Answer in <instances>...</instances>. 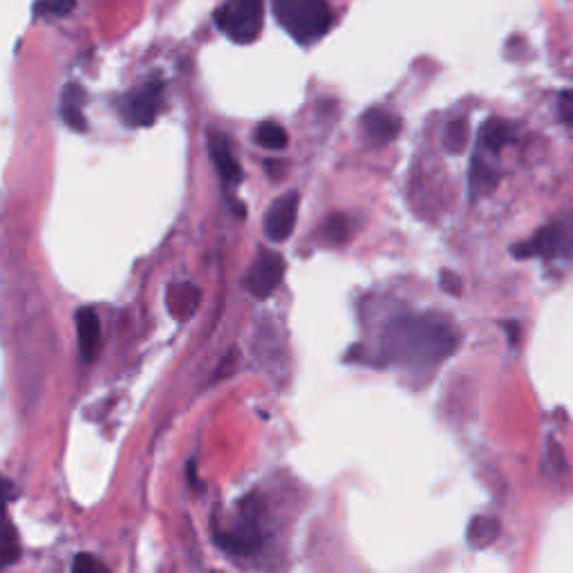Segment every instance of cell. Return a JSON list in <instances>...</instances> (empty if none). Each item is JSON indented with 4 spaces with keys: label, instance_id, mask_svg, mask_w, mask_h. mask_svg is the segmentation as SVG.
Returning <instances> with one entry per match:
<instances>
[{
    "label": "cell",
    "instance_id": "1",
    "mask_svg": "<svg viewBox=\"0 0 573 573\" xmlns=\"http://www.w3.org/2000/svg\"><path fill=\"white\" fill-rule=\"evenodd\" d=\"M385 359L412 374H430L457 350V334L448 321L430 314L394 316L383 330Z\"/></svg>",
    "mask_w": 573,
    "mask_h": 573
},
{
    "label": "cell",
    "instance_id": "2",
    "mask_svg": "<svg viewBox=\"0 0 573 573\" xmlns=\"http://www.w3.org/2000/svg\"><path fill=\"white\" fill-rule=\"evenodd\" d=\"M274 16L298 43L309 45L327 34L332 12L325 0H271Z\"/></svg>",
    "mask_w": 573,
    "mask_h": 573
},
{
    "label": "cell",
    "instance_id": "3",
    "mask_svg": "<svg viewBox=\"0 0 573 573\" xmlns=\"http://www.w3.org/2000/svg\"><path fill=\"white\" fill-rule=\"evenodd\" d=\"M215 23L233 43L249 45L265 25V0H227L215 14Z\"/></svg>",
    "mask_w": 573,
    "mask_h": 573
},
{
    "label": "cell",
    "instance_id": "4",
    "mask_svg": "<svg viewBox=\"0 0 573 573\" xmlns=\"http://www.w3.org/2000/svg\"><path fill=\"white\" fill-rule=\"evenodd\" d=\"M511 253L518 260L526 258H567L573 253V215L560 218L542 227L533 238L518 242L511 247Z\"/></svg>",
    "mask_w": 573,
    "mask_h": 573
},
{
    "label": "cell",
    "instance_id": "5",
    "mask_svg": "<svg viewBox=\"0 0 573 573\" xmlns=\"http://www.w3.org/2000/svg\"><path fill=\"white\" fill-rule=\"evenodd\" d=\"M285 278V260L280 253L262 251L258 260L253 262L247 278H244V287H247L256 298H269L280 287Z\"/></svg>",
    "mask_w": 573,
    "mask_h": 573
},
{
    "label": "cell",
    "instance_id": "6",
    "mask_svg": "<svg viewBox=\"0 0 573 573\" xmlns=\"http://www.w3.org/2000/svg\"><path fill=\"white\" fill-rule=\"evenodd\" d=\"M298 204H300L298 193L289 191L285 195H280L278 200L269 206L262 227H265V236L271 242H285L291 238L298 220Z\"/></svg>",
    "mask_w": 573,
    "mask_h": 573
},
{
    "label": "cell",
    "instance_id": "7",
    "mask_svg": "<svg viewBox=\"0 0 573 573\" xmlns=\"http://www.w3.org/2000/svg\"><path fill=\"white\" fill-rule=\"evenodd\" d=\"M164 86L159 81H148L144 88H139L135 95L124 101V119L130 126H153L159 112V101H162Z\"/></svg>",
    "mask_w": 573,
    "mask_h": 573
},
{
    "label": "cell",
    "instance_id": "8",
    "mask_svg": "<svg viewBox=\"0 0 573 573\" xmlns=\"http://www.w3.org/2000/svg\"><path fill=\"white\" fill-rule=\"evenodd\" d=\"M215 542L220 544L224 551L231 553H253L260 547V526L256 515H242V520L236 524V529L215 533Z\"/></svg>",
    "mask_w": 573,
    "mask_h": 573
},
{
    "label": "cell",
    "instance_id": "9",
    "mask_svg": "<svg viewBox=\"0 0 573 573\" xmlns=\"http://www.w3.org/2000/svg\"><path fill=\"white\" fill-rule=\"evenodd\" d=\"M361 124L370 142L379 146L394 142L401 133V119L383 108H372L365 112Z\"/></svg>",
    "mask_w": 573,
    "mask_h": 573
},
{
    "label": "cell",
    "instance_id": "10",
    "mask_svg": "<svg viewBox=\"0 0 573 573\" xmlns=\"http://www.w3.org/2000/svg\"><path fill=\"white\" fill-rule=\"evenodd\" d=\"M74 321H77L81 356L86 361H95L101 350V325L97 312L90 307H81L79 312L74 314Z\"/></svg>",
    "mask_w": 573,
    "mask_h": 573
},
{
    "label": "cell",
    "instance_id": "11",
    "mask_svg": "<svg viewBox=\"0 0 573 573\" xmlns=\"http://www.w3.org/2000/svg\"><path fill=\"white\" fill-rule=\"evenodd\" d=\"M209 155H211V162L215 166V171H218L222 177V182L238 186L242 180V168L238 164V159L233 157L227 139L218 133H211L209 135Z\"/></svg>",
    "mask_w": 573,
    "mask_h": 573
},
{
    "label": "cell",
    "instance_id": "12",
    "mask_svg": "<svg viewBox=\"0 0 573 573\" xmlns=\"http://www.w3.org/2000/svg\"><path fill=\"white\" fill-rule=\"evenodd\" d=\"M497 184H500V171H497V166L477 153L473 157L471 173H468V193H471V200H479V197L493 193Z\"/></svg>",
    "mask_w": 573,
    "mask_h": 573
},
{
    "label": "cell",
    "instance_id": "13",
    "mask_svg": "<svg viewBox=\"0 0 573 573\" xmlns=\"http://www.w3.org/2000/svg\"><path fill=\"white\" fill-rule=\"evenodd\" d=\"M83 106H86V90L79 83H68L61 95V117L65 124L77 133H86L88 121L83 115Z\"/></svg>",
    "mask_w": 573,
    "mask_h": 573
},
{
    "label": "cell",
    "instance_id": "14",
    "mask_svg": "<svg viewBox=\"0 0 573 573\" xmlns=\"http://www.w3.org/2000/svg\"><path fill=\"white\" fill-rule=\"evenodd\" d=\"M511 139V126L502 119H488L486 124L479 128V148L491 155L500 153L506 144H511Z\"/></svg>",
    "mask_w": 573,
    "mask_h": 573
},
{
    "label": "cell",
    "instance_id": "15",
    "mask_svg": "<svg viewBox=\"0 0 573 573\" xmlns=\"http://www.w3.org/2000/svg\"><path fill=\"white\" fill-rule=\"evenodd\" d=\"M497 535H500V522H497V518H491V515H477V518H473L471 524H468L466 531V538L475 549L491 547L497 540Z\"/></svg>",
    "mask_w": 573,
    "mask_h": 573
},
{
    "label": "cell",
    "instance_id": "16",
    "mask_svg": "<svg viewBox=\"0 0 573 573\" xmlns=\"http://www.w3.org/2000/svg\"><path fill=\"white\" fill-rule=\"evenodd\" d=\"M468 144V119L457 117L450 121L444 133V146L450 155H462Z\"/></svg>",
    "mask_w": 573,
    "mask_h": 573
},
{
    "label": "cell",
    "instance_id": "17",
    "mask_svg": "<svg viewBox=\"0 0 573 573\" xmlns=\"http://www.w3.org/2000/svg\"><path fill=\"white\" fill-rule=\"evenodd\" d=\"M256 144L269 150H283L287 146V133L285 128L276 124V121H265L256 128Z\"/></svg>",
    "mask_w": 573,
    "mask_h": 573
},
{
    "label": "cell",
    "instance_id": "18",
    "mask_svg": "<svg viewBox=\"0 0 573 573\" xmlns=\"http://www.w3.org/2000/svg\"><path fill=\"white\" fill-rule=\"evenodd\" d=\"M347 233H350V224H347L343 215H332L323 224V238L330 244H341L347 238Z\"/></svg>",
    "mask_w": 573,
    "mask_h": 573
},
{
    "label": "cell",
    "instance_id": "19",
    "mask_svg": "<svg viewBox=\"0 0 573 573\" xmlns=\"http://www.w3.org/2000/svg\"><path fill=\"white\" fill-rule=\"evenodd\" d=\"M173 291L177 294V300L168 298V307H171V312H173V309H175L177 305H180V309H177V312H175L173 316L182 318V307H184V305L189 307V312L193 314V312H195V305H197V291H195V287L182 285V287H177V289H173Z\"/></svg>",
    "mask_w": 573,
    "mask_h": 573
},
{
    "label": "cell",
    "instance_id": "20",
    "mask_svg": "<svg viewBox=\"0 0 573 573\" xmlns=\"http://www.w3.org/2000/svg\"><path fill=\"white\" fill-rule=\"evenodd\" d=\"M74 5H77V0H39V3H34V14L65 16L72 12Z\"/></svg>",
    "mask_w": 573,
    "mask_h": 573
},
{
    "label": "cell",
    "instance_id": "21",
    "mask_svg": "<svg viewBox=\"0 0 573 573\" xmlns=\"http://www.w3.org/2000/svg\"><path fill=\"white\" fill-rule=\"evenodd\" d=\"M0 556H3V567L12 565L18 558V547H16V540H14V526L12 524H5V533H3V549H0Z\"/></svg>",
    "mask_w": 573,
    "mask_h": 573
},
{
    "label": "cell",
    "instance_id": "22",
    "mask_svg": "<svg viewBox=\"0 0 573 573\" xmlns=\"http://www.w3.org/2000/svg\"><path fill=\"white\" fill-rule=\"evenodd\" d=\"M439 283H441V287H444V291H448L450 296L462 294V278L453 274V271H441Z\"/></svg>",
    "mask_w": 573,
    "mask_h": 573
},
{
    "label": "cell",
    "instance_id": "23",
    "mask_svg": "<svg viewBox=\"0 0 573 573\" xmlns=\"http://www.w3.org/2000/svg\"><path fill=\"white\" fill-rule=\"evenodd\" d=\"M72 569L74 571H106V567H103L101 562H97L92 556H88V553H79Z\"/></svg>",
    "mask_w": 573,
    "mask_h": 573
},
{
    "label": "cell",
    "instance_id": "24",
    "mask_svg": "<svg viewBox=\"0 0 573 573\" xmlns=\"http://www.w3.org/2000/svg\"><path fill=\"white\" fill-rule=\"evenodd\" d=\"M560 115H562V119L567 121V124L573 126V90L562 95V99H560Z\"/></svg>",
    "mask_w": 573,
    "mask_h": 573
},
{
    "label": "cell",
    "instance_id": "25",
    "mask_svg": "<svg viewBox=\"0 0 573 573\" xmlns=\"http://www.w3.org/2000/svg\"><path fill=\"white\" fill-rule=\"evenodd\" d=\"M504 327H506V330H509V338H511V343H518V325H515V323H511V325L506 323Z\"/></svg>",
    "mask_w": 573,
    "mask_h": 573
}]
</instances>
